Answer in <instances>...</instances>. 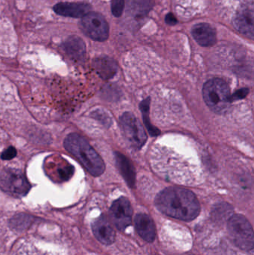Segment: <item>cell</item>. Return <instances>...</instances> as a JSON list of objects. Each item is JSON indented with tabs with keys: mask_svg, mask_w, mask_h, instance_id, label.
<instances>
[{
	"mask_svg": "<svg viewBox=\"0 0 254 255\" xmlns=\"http://www.w3.org/2000/svg\"><path fill=\"white\" fill-rule=\"evenodd\" d=\"M230 214H231V208H229V206L226 207L224 205L218 206L213 213V216L219 221V220H225L227 217H229Z\"/></svg>",
	"mask_w": 254,
	"mask_h": 255,
	"instance_id": "ffe728a7",
	"label": "cell"
},
{
	"mask_svg": "<svg viewBox=\"0 0 254 255\" xmlns=\"http://www.w3.org/2000/svg\"><path fill=\"white\" fill-rule=\"evenodd\" d=\"M248 94V90H245V91H240L237 92V94H234L233 97H231V99L233 100H236V98H242V97H245L246 94Z\"/></svg>",
	"mask_w": 254,
	"mask_h": 255,
	"instance_id": "cb8c5ba5",
	"label": "cell"
},
{
	"mask_svg": "<svg viewBox=\"0 0 254 255\" xmlns=\"http://www.w3.org/2000/svg\"><path fill=\"white\" fill-rule=\"evenodd\" d=\"M135 227L138 235L147 242H153L156 237V227L149 216L140 214L135 217Z\"/></svg>",
	"mask_w": 254,
	"mask_h": 255,
	"instance_id": "7c38bea8",
	"label": "cell"
},
{
	"mask_svg": "<svg viewBox=\"0 0 254 255\" xmlns=\"http://www.w3.org/2000/svg\"><path fill=\"white\" fill-rule=\"evenodd\" d=\"M195 40L202 46H211L216 43V31L207 23H198L192 30Z\"/></svg>",
	"mask_w": 254,
	"mask_h": 255,
	"instance_id": "4fadbf2b",
	"label": "cell"
},
{
	"mask_svg": "<svg viewBox=\"0 0 254 255\" xmlns=\"http://www.w3.org/2000/svg\"><path fill=\"white\" fill-rule=\"evenodd\" d=\"M228 231L234 244L243 250L254 248V231L249 220L240 214L232 216L228 220Z\"/></svg>",
	"mask_w": 254,
	"mask_h": 255,
	"instance_id": "277c9868",
	"label": "cell"
},
{
	"mask_svg": "<svg viewBox=\"0 0 254 255\" xmlns=\"http://www.w3.org/2000/svg\"><path fill=\"white\" fill-rule=\"evenodd\" d=\"M67 55L76 62H82L86 55V46L82 38L77 36L69 37L64 44Z\"/></svg>",
	"mask_w": 254,
	"mask_h": 255,
	"instance_id": "9a60e30c",
	"label": "cell"
},
{
	"mask_svg": "<svg viewBox=\"0 0 254 255\" xmlns=\"http://www.w3.org/2000/svg\"><path fill=\"white\" fill-rule=\"evenodd\" d=\"M155 205L163 214L183 221L195 220L201 211L195 194L181 187H168L161 191L155 199Z\"/></svg>",
	"mask_w": 254,
	"mask_h": 255,
	"instance_id": "6da1fadb",
	"label": "cell"
},
{
	"mask_svg": "<svg viewBox=\"0 0 254 255\" xmlns=\"http://www.w3.org/2000/svg\"><path fill=\"white\" fill-rule=\"evenodd\" d=\"M95 238L105 245H110L115 241L116 234L108 220L104 217L97 219L92 226Z\"/></svg>",
	"mask_w": 254,
	"mask_h": 255,
	"instance_id": "8fae6325",
	"label": "cell"
},
{
	"mask_svg": "<svg viewBox=\"0 0 254 255\" xmlns=\"http://www.w3.org/2000/svg\"><path fill=\"white\" fill-rule=\"evenodd\" d=\"M64 147L91 175L97 177L104 173V162L83 136L78 133H70L64 140Z\"/></svg>",
	"mask_w": 254,
	"mask_h": 255,
	"instance_id": "7a4b0ae2",
	"label": "cell"
},
{
	"mask_svg": "<svg viewBox=\"0 0 254 255\" xmlns=\"http://www.w3.org/2000/svg\"><path fill=\"white\" fill-rule=\"evenodd\" d=\"M114 155L121 175L130 187H134L136 183V171L132 162L119 151H115Z\"/></svg>",
	"mask_w": 254,
	"mask_h": 255,
	"instance_id": "5bb4252c",
	"label": "cell"
},
{
	"mask_svg": "<svg viewBox=\"0 0 254 255\" xmlns=\"http://www.w3.org/2000/svg\"><path fill=\"white\" fill-rule=\"evenodd\" d=\"M177 22V19H176L175 16H174L172 13H169V14H167V16H166V22L169 24V25H175Z\"/></svg>",
	"mask_w": 254,
	"mask_h": 255,
	"instance_id": "603a6c76",
	"label": "cell"
},
{
	"mask_svg": "<svg viewBox=\"0 0 254 255\" xmlns=\"http://www.w3.org/2000/svg\"><path fill=\"white\" fill-rule=\"evenodd\" d=\"M125 0H113L111 4L112 13L115 16H120L125 8Z\"/></svg>",
	"mask_w": 254,
	"mask_h": 255,
	"instance_id": "44dd1931",
	"label": "cell"
},
{
	"mask_svg": "<svg viewBox=\"0 0 254 255\" xmlns=\"http://www.w3.org/2000/svg\"><path fill=\"white\" fill-rule=\"evenodd\" d=\"M152 0H125V5L131 13L144 15L150 10Z\"/></svg>",
	"mask_w": 254,
	"mask_h": 255,
	"instance_id": "ac0fdd59",
	"label": "cell"
},
{
	"mask_svg": "<svg viewBox=\"0 0 254 255\" xmlns=\"http://www.w3.org/2000/svg\"><path fill=\"white\" fill-rule=\"evenodd\" d=\"M149 108H150V98L146 99L143 100L140 105V111L143 115V119L144 121L145 126L147 128L148 130L152 136H157L159 134L160 131L158 129L153 127L151 124L150 119H149Z\"/></svg>",
	"mask_w": 254,
	"mask_h": 255,
	"instance_id": "d6986e66",
	"label": "cell"
},
{
	"mask_svg": "<svg viewBox=\"0 0 254 255\" xmlns=\"http://www.w3.org/2000/svg\"><path fill=\"white\" fill-rule=\"evenodd\" d=\"M203 97L207 106L216 114L225 113L232 102L229 88L222 79L208 81L203 88Z\"/></svg>",
	"mask_w": 254,
	"mask_h": 255,
	"instance_id": "3957f363",
	"label": "cell"
},
{
	"mask_svg": "<svg viewBox=\"0 0 254 255\" xmlns=\"http://www.w3.org/2000/svg\"><path fill=\"white\" fill-rule=\"evenodd\" d=\"M49 163L47 168L54 169L53 170H49V175H53V179L55 181H58L60 182L69 181L74 173L75 169L73 166L64 159L60 158V161L56 164H52L51 162Z\"/></svg>",
	"mask_w": 254,
	"mask_h": 255,
	"instance_id": "e0dca14e",
	"label": "cell"
},
{
	"mask_svg": "<svg viewBox=\"0 0 254 255\" xmlns=\"http://www.w3.org/2000/svg\"><path fill=\"white\" fill-rule=\"evenodd\" d=\"M54 10L61 16L83 18L91 12V7L83 2H60L54 6Z\"/></svg>",
	"mask_w": 254,
	"mask_h": 255,
	"instance_id": "30bf717a",
	"label": "cell"
},
{
	"mask_svg": "<svg viewBox=\"0 0 254 255\" xmlns=\"http://www.w3.org/2000/svg\"><path fill=\"white\" fill-rule=\"evenodd\" d=\"M121 130L125 139L135 149H140L147 140V135L140 121L130 112L124 113L119 119Z\"/></svg>",
	"mask_w": 254,
	"mask_h": 255,
	"instance_id": "8992f818",
	"label": "cell"
},
{
	"mask_svg": "<svg viewBox=\"0 0 254 255\" xmlns=\"http://www.w3.org/2000/svg\"><path fill=\"white\" fill-rule=\"evenodd\" d=\"M94 68L101 79L108 80L112 79L118 71L116 61L109 57H100L94 61Z\"/></svg>",
	"mask_w": 254,
	"mask_h": 255,
	"instance_id": "2e32d148",
	"label": "cell"
},
{
	"mask_svg": "<svg viewBox=\"0 0 254 255\" xmlns=\"http://www.w3.org/2000/svg\"><path fill=\"white\" fill-rule=\"evenodd\" d=\"M133 210L129 200L121 197L115 201L110 209V216L119 230L125 231L131 224Z\"/></svg>",
	"mask_w": 254,
	"mask_h": 255,
	"instance_id": "ba28073f",
	"label": "cell"
},
{
	"mask_svg": "<svg viewBox=\"0 0 254 255\" xmlns=\"http://www.w3.org/2000/svg\"><path fill=\"white\" fill-rule=\"evenodd\" d=\"M16 150L15 149L14 147L10 146L1 152V157L2 160H8L13 159V157H16Z\"/></svg>",
	"mask_w": 254,
	"mask_h": 255,
	"instance_id": "7402d4cb",
	"label": "cell"
},
{
	"mask_svg": "<svg viewBox=\"0 0 254 255\" xmlns=\"http://www.w3.org/2000/svg\"><path fill=\"white\" fill-rule=\"evenodd\" d=\"M0 186L3 191L15 197H23L29 192L31 185L19 169L4 168L0 175Z\"/></svg>",
	"mask_w": 254,
	"mask_h": 255,
	"instance_id": "5b68a950",
	"label": "cell"
},
{
	"mask_svg": "<svg viewBox=\"0 0 254 255\" xmlns=\"http://www.w3.org/2000/svg\"><path fill=\"white\" fill-rule=\"evenodd\" d=\"M233 22L239 32L254 40V3H247L242 6Z\"/></svg>",
	"mask_w": 254,
	"mask_h": 255,
	"instance_id": "9c48e42d",
	"label": "cell"
},
{
	"mask_svg": "<svg viewBox=\"0 0 254 255\" xmlns=\"http://www.w3.org/2000/svg\"><path fill=\"white\" fill-rule=\"evenodd\" d=\"M82 26L87 36L96 41L108 38L109 25L105 18L96 12H89L82 18Z\"/></svg>",
	"mask_w": 254,
	"mask_h": 255,
	"instance_id": "52a82bcc",
	"label": "cell"
}]
</instances>
